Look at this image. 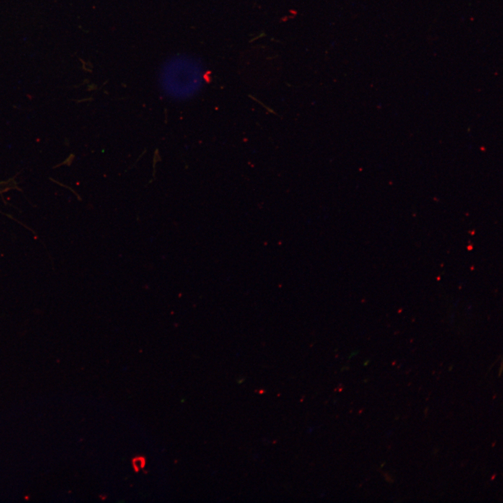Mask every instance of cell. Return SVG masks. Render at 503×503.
Returning <instances> with one entry per match:
<instances>
[{
	"label": "cell",
	"mask_w": 503,
	"mask_h": 503,
	"mask_svg": "<svg viewBox=\"0 0 503 503\" xmlns=\"http://www.w3.org/2000/svg\"><path fill=\"white\" fill-rule=\"evenodd\" d=\"M203 74L202 66L193 58L177 57L163 68L161 84L169 96L185 98L196 93L202 86Z\"/></svg>",
	"instance_id": "1"
},
{
	"label": "cell",
	"mask_w": 503,
	"mask_h": 503,
	"mask_svg": "<svg viewBox=\"0 0 503 503\" xmlns=\"http://www.w3.org/2000/svg\"><path fill=\"white\" fill-rule=\"evenodd\" d=\"M145 465V459L141 458V457H137L135 458L133 460V467L136 471H138L140 469L143 468Z\"/></svg>",
	"instance_id": "2"
}]
</instances>
